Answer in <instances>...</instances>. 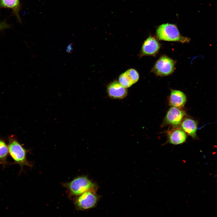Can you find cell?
Returning <instances> with one entry per match:
<instances>
[{
	"instance_id": "obj_11",
	"label": "cell",
	"mask_w": 217,
	"mask_h": 217,
	"mask_svg": "<svg viewBox=\"0 0 217 217\" xmlns=\"http://www.w3.org/2000/svg\"><path fill=\"white\" fill-rule=\"evenodd\" d=\"M168 101L170 105L181 108L184 106L187 101V97L182 92L179 90H171Z\"/></svg>"
},
{
	"instance_id": "obj_10",
	"label": "cell",
	"mask_w": 217,
	"mask_h": 217,
	"mask_svg": "<svg viewBox=\"0 0 217 217\" xmlns=\"http://www.w3.org/2000/svg\"><path fill=\"white\" fill-rule=\"evenodd\" d=\"M177 127H174L167 132L168 142L175 145L183 143L187 138L186 133L182 129Z\"/></svg>"
},
{
	"instance_id": "obj_13",
	"label": "cell",
	"mask_w": 217,
	"mask_h": 217,
	"mask_svg": "<svg viewBox=\"0 0 217 217\" xmlns=\"http://www.w3.org/2000/svg\"><path fill=\"white\" fill-rule=\"evenodd\" d=\"M181 127L186 134L193 138H197V122L194 119L189 118L184 119L181 124Z\"/></svg>"
},
{
	"instance_id": "obj_6",
	"label": "cell",
	"mask_w": 217,
	"mask_h": 217,
	"mask_svg": "<svg viewBox=\"0 0 217 217\" xmlns=\"http://www.w3.org/2000/svg\"><path fill=\"white\" fill-rule=\"evenodd\" d=\"M186 115L185 112L181 108L172 106L166 113L163 125H169L174 127H177L181 124Z\"/></svg>"
},
{
	"instance_id": "obj_4",
	"label": "cell",
	"mask_w": 217,
	"mask_h": 217,
	"mask_svg": "<svg viewBox=\"0 0 217 217\" xmlns=\"http://www.w3.org/2000/svg\"><path fill=\"white\" fill-rule=\"evenodd\" d=\"M176 61L165 55L161 56L156 61L151 72L159 76H164L172 73L175 69Z\"/></svg>"
},
{
	"instance_id": "obj_12",
	"label": "cell",
	"mask_w": 217,
	"mask_h": 217,
	"mask_svg": "<svg viewBox=\"0 0 217 217\" xmlns=\"http://www.w3.org/2000/svg\"><path fill=\"white\" fill-rule=\"evenodd\" d=\"M21 7L20 0H0V9L2 8L11 9L13 15L16 17L17 20L20 23L21 21L19 12Z\"/></svg>"
},
{
	"instance_id": "obj_17",
	"label": "cell",
	"mask_w": 217,
	"mask_h": 217,
	"mask_svg": "<svg viewBox=\"0 0 217 217\" xmlns=\"http://www.w3.org/2000/svg\"><path fill=\"white\" fill-rule=\"evenodd\" d=\"M216 177H217V175H216Z\"/></svg>"
},
{
	"instance_id": "obj_8",
	"label": "cell",
	"mask_w": 217,
	"mask_h": 217,
	"mask_svg": "<svg viewBox=\"0 0 217 217\" xmlns=\"http://www.w3.org/2000/svg\"><path fill=\"white\" fill-rule=\"evenodd\" d=\"M107 92L108 96L114 99H122L127 94L126 88L121 85L117 80L110 83L107 86Z\"/></svg>"
},
{
	"instance_id": "obj_1",
	"label": "cell",
	"mask_w": 217,
	"mask_h": 217,
	"mask_svg": "<svg viewBox=\"0 0 217 217\" xmlns=\"http://www.w3.org/2000/svg\"><path fill=\"white\" fill-rule=\"evenodd\" d=\"M8 147L10 156L14 163L20 166L21 171L25 166L32 167V164L27 158V153L29 151L24 147L14 136L12 135L8 137Z\"/></svg>"
},
{
	"instance_id": "obj_16",
	"label": "cell",
	"mask_w": 217,
	"mask_h": 217,
	"mask_svg": "<svg viewBox=\"0 0 217 217\" xmlns=\"http://www.w3.org/2000/svg\"><path fill=\"white\" fill-rule=\"evenodd\" d=\"M66 50L68 52H71V51L72 50V48L71 44H70L67 46Z\"/></svg>"
},
{
	"instance_id": "obj_3",
	"label": "cell",
	"mask_w": 217,
	"mask_h": 217,
	"mask_svg": "<svg viewBox=\"0 0 217 217\" xmlns=\"http://www.w3.org/2000/svg\"><path fill=\"white\" fill-rule=\"evenodd\" d=\"M64 186L69 191L72 196H78L89 190H97L96 185L86 176L77 177Z\"/></svg>"
},
{
	"instance_id": "obj_2",
	"label": "cell",
	"mask_w": 217,
	"mask_h": 217,
	"mask_svg": "<svg viewBox=\"0 0 217 217\" xmlns=\"http://www.w3.org/2000/svg\"><path fill=\"white\" fill-rule=\"evenodd\" d=\"M156 35L159 40L165 41L184 43L188 42L190 40V38L180 34L175 25L169 23L159 26L156 30Z\"/></svg>"
},
{
	"instance_id": "obj_5",
	"label": "cell",
	"mask_w": 217,
	"mask_h": 217,
	"mask_svg": "<svg viewBox=\"0 0 217 217\" xmlns=\"http://www.w3.org/2000/svg\"><path fill=\"white\" fill-rule=\"evenodd\" d=\"M96 190L86 191L77 196L74 201L76 209L79 210H86L95 207L98 203L99 197L96 193Z\"/></svg>"
},
{
	"instance_id": "obj_14",
	"label": "cell",
	"mask_w": 217,
	"mask_h": 217,
	"mask_svg": "<svg viewBox=\"0 0 217 217\" xmlns=\"http://www.w3.org/2000/svg\"><path fill=\"white\" fill-rule=\"evenodd\" d=\"M8 154V145L3 140L0 138V164L3 168L9 165L7 161Z\"/></svg>"
},
{
	"instance_id": "obj_7",
	"label": "cell",
	"mask_w": 217,
	"mask_h": 217,
	"mask_svg": "<svg viewBox=\"0 0 217 217\" xmlns=\"http://www.w3.org/2000/svg\"><path fill=\"white\" fill-rule=\"evenodd\" d=\"M160 44L154 37L150 36L144 42L140 51V56H155L160 48Z\"/></svg>"
},
{
	"instance_id": "obj_9",
	"label": "cell",
	"mask_w": 217,
	"mask_h": 217,
	"mask_svg": "<svg viewBox=\"0 0 217 217\" xmlns=\"http://www.w3.org/2000/svg\"><path fill=\"white\" fill-rule=\"evenodd\" d=\"M139 75L135 69L131 68L121 74L118 78V82L123 86L127 88L131 86L139 80Z\"/></svg>"
},
{
	"instance_id": "obj_15",
	"label": "cell",
	"mask_w": 217,
	"mask_h": 217,
	"mask_svg": "<svg viewBox=\"0 0 217 217\" xmlns=\"http://www.w3.org/2000/svg\"><path fill=\"white\" fill-rule=\"evenodd\" d=\"M10 26L5 20L0 22V31L9 28Z\"/></svg>"
}]
</instances>
